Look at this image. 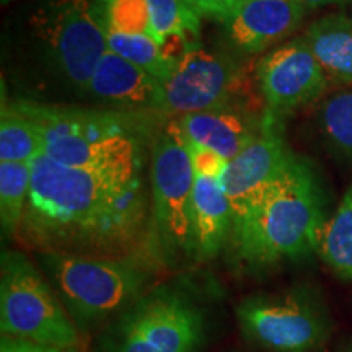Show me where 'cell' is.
<instances>
[{
	"mask_svg": "<svg viewBox=\"0 0 352 352\" xmlns=\"http://www.w3.org/2000/svg\"><path fill=\"white\" fill-rule=\"evenodd\" d=\"M305 8H321L329 6H349L352 0H298Z\"/></svg>",
	"mask_w": 352,
	"mask_h": 352,
	"instance_id": "28",
	"label": "cell"
},
{
	"mask_svg": "<svg viewBox=\"0 0 352 352\" xmlns=\"http://www.w3.org/2000/svg\"><path fill=\"white\" fill-rule=\"evenodd\" d=\"M184 2L201 16L226 23L236 10L240 0H184Z\"/></svg>",
	"mask_w": 352,
	"mask_h": 352,
	"instance_id": "26",
	"label": "cell"
},
{
	"mask_svg": "<svg viewBox=\"0 0 352 352\" xmlns=\"http://www.w3.org/2000/svg\"><path fill=\"white\" fill-rule=\"evenodd\" d=\"M351 19H352V16H351Z\"/></svg>",
	"mask_w": 352,
	"mask_h": 352,
	"instance_id": "31",
	"label": "cell"
},
{
	"mask_svg": "<svg viewBox=\"0 0 352 352\" xmlns=\"http://www.w3.org/2000/svg\"><path fill=\"white\" fill-rule=\"evenodd\" d=\"M240 82L241 69L230 56L197 43L176 59L168 78L162 83L158 113L182 118L227 108Z\"/></svg>",
	"mask_w": 352,
	"mask_h": 352,
	"instance_id": "9",
	"label": "cell"
},
{
	"mask_svg": "<svg viewBox=\"0 0 352 352\" xmlns=\"http://www.w3.org/2000/svg\"><path fill=\"white\" fill-rule=\"evenodd\" d=\"M108 50L124 57L138 67L164 83L175 67L176 59L166 54L164 47L148 34L107 33Z\"/></svg>",
	"mask_w": 352,
	"mask_h": 352,
	"instance_id": "21",
	"label": "cell"
},
{
	"mask_svg": "<svg viewBox=\"0 0 352 352\" xmlns=\"http://www.w3.org/2000/svg\"><path fill=\"white\" fill-rule=\"evenodd\" d=\"M315 250L342 279H352V186L336 212L321 223Z\"/></svg>",
	"mask_w": 352,
	"mask_h": 352,
	"instance_id": "18",
	"label": "cell"
},
{
	"mask_svg": "<svg viewBox=\"0 0 352 352\" xmlns=\"http://www.w3.org/2000/svg\"><path fill=\"white\" fill-rule=\"evenodd\" d=\"M346 352H352V351H346Z\"/></svg>",
	"mask_w": 352,
	"mask_h": 352,
	"instance_id": "30",
	"label": "cell"
},
{
	"mask_svg": "<svg viewBox=\"0 0 352 352\" xmlns=\"http://www.w3.org/2000/svg\"><path fill=\"white\" fill-rule=\"evenodd\" d=\"M191 217L195 256L201 261L215 258L233 227L232 206L220 179L196 176Z\"/></svg>",
	"mask_w": 352,
	"mask_h": 352,
	"instance_id": "16",
	"label": "cell"
},
{
	"mask_svg": "<svg viewBox=\"0 0 352 352\" xmlns=\"http://www.w3.org/2000/svg\"><path fill=\"white\" fill-rule=\"evenodd\" d=\"M178 124L188 142L209 148L230 162L256 139L263 118L253 120L246 113L227 107L186 114L178 118Z\"/></svg>",
	"mask_w": 352,
	"mask_h": 352,
	"instance_id": "15",
	"label": "cell"
},
{
	"mask_svg": "<svg viewBox=\"0 0 352 352\" xmlns=\"http://www.w3.org/2000/svg\"><path fill=\"white\" fill-rule=\"evenodd\" d=\"M41 152L36 127L13 103H2L0 118V164H32Z\"/></svg>",
	"mask_w": 352,
	"mask_h": 352,
	"instance_id": "20",
	"label": "cell"
},
{
	"mask_svg": "<svg viewBox=\"0 0 352 352\" xmlns=\"http://www.w3.org/2000/svg\"><path fill=\"white\" fill-rule=\"evenodd\" d=\"M0 2H2V6H7V3L13 2V0H0Z\"/></svg>",
	"mask_w": 352,
	"mask_h": 352,
	"instance_id": "29",
	"label": "cell"
},
{
	"mask_svg": "<svg viewBox=\"0 0 352 352\" xmlns=\"http://www.w3.org/2000/svg\"><path fill=\"white\" fill-rule=\"evenodd\" d=\"M152 36L162 47L179 43L192 47L199 41L201 15L184 0H147Z\"/></svg>",
	"mask_w": 352,
	"mask_h": 352,
	"instance_id": "19",
	"label": "cell"
},
{
	"mask_svg": "<svg viewBox=\"0 0 352 352\" xmlns=\"http://www.w3.org/2000/svg\"><path fill=\"white\" fill-rule=\"evenodd\" d=\"M196 173L178 121L158 132L151 153L152 215L160 245L170 256L195 254L192 192Z\"/></svg>",
	"mask_w": 352,
	"mask_h": 352,
	"instance_id": "7",
	"label": "cell"
},
{
	"mask_svg": "<svg viewBox=\"0 0 352 352\" xmlns=\"http://www.w3.org/2000/svg\"><path fill=\"white\" fill-rule=\"evenodd\" d=\"M2 334L56 349L78 344L76 323L41 272L20 252L2 253L0 277Z\"/></svg>",
	"mask_w": 352,
	"mask_h": 352,
	"instance_id": "6",
	"label": "cell"
},
{
	"mask_svg": "<svg viewBox=\"0 0 352 352\" xmlns=\"http://www.w3.org/2000/svg\"><path fill=\"white\" fill-rule=\"evenodd\" d=\"M307 8L298 0H240L226 23L227 36L245 54L276 46L300 26Z\"/></svg>",
	"mask_w": 352,
	"mask_h": 352,
	"instance_id": "13",
	"label": "cell"
},
{
	"mask_svg": "<svg viewBox=\"0 0 352 352\" xmlns=\"http://www.w3.org/2000/svg\"><path fill=\"white\" fill-rule=\"evenodd\" d=\"M294 157L284 138L279 114L266 113L256 139L228 162L220 178L230 201L233 223L256 204L263 192L284 173Z\"/></svg>",
	"mask_w": 352,
	"mask_h": 352,
	"instance_id": "11",
	"label": "cell"
},
{
	"mask_svg": "<svg viewBox=\"0 0 352 352\" xmlns=\"http://www.w3.org/2000/svg\"><path fill=\"white\" fill-rule=\"evenodd\" d=\"M85 91L120 108L160 109L162 83L109 50L100 59Z\"/></svg>",
	"mask_w": 352,
	"mask_h": 352,
	"instance_id": "14",
	"label": "cell"
},
{
	"mask_svg": "<svg viewBox=\"0 0 352 352\" xmlns=\"http://www.w3.org/2000/svg\"><path fill=\"white\" fill-rule=\"evenodd\" d=\"M13 104L33 122L41 152L56 164L91 171L142 170L138 127L122 114L25 100Z\"/></svg>",
	"mask_w": 352,
	"mask_h": 352,
	"instance_id": "3",
	"label": "cell"
},
{
	"mask_svg": "<svg viewBox=\"0 0 352 352\" xmlns=\"http://www.w3.org/2000/svg\"><path fill=\"white\" fill-rule=\"evenodd\" d=\"M323 222L318 178L311 165L296 155L256 204L233 223V241L240 259L271 264L315 250Z\"/></svg>",
	"mask_w": 352,
	"mask_h": 352,
	"instance_id": "2",
	"label": "cell"
},
{
	"mask_svg": "<svg viewBox=\"0 0 352 352\" xmlns=\"http://www.w3.org/2000/svg\"><path fill=\"white\" fill-rule=\"evenodd\" d=\"M240 328L250 340L274 352H308L327 336V323L303 294L252 297L236 308Z\"/></svg>",
	"mask_w": 352,
	"mask_h": 352,
	"instance_id": "10",
	"label": "cell"
},
{
	"mask_svg": "<svg viewBox=\"0 0 352 352\" xmlns=\"http://www.w3.org/2000/svg\"><path fill=\"white\" fill-rule=\"evenodd\" d=\"M32 164H0V222L7 236L21 226L32 188Z\"/></svg>",
	"mask_w": 352,
	"mask_h": 352,
	"instance_id": "22",
	"label": "cell"
},
{
	"mask_svg": "<svg viewBox=\"0 0 352 352\" xmlns=\"http://www.w3.org/2000/svg\"><path fill=\"white\" fill-rule=\"evenodd\" d=\"M30 26L57 72L85 90L108 51L107 33L96 21L91 0H41Z\"/></svg>",
	"mask_w": 352,
	"mask_h": 352,
	"instance_id": "8",
	"label": "cell"
},
{
	"mask_svg": "<svg viewBox=\"0 0 352 352\" xmlns=\"http://www.w3.org/2000/svg\"><path fill=\"white\" fill-rule=\"evenodd\" d=\"M0 352H67L63 349H56V347H47L41 344H34V342L16 340V338H2V346Z\"/></svg>",
	"mask_w": 352,
	"mask_h": 352,
	"instance_id": "27",
	"label": "cell"
},
{
	"mask_svg": "<svg viewBox=\"0 0 352 352\" xmlns=\"http://www.w3.org/2000/svg\"><path fill=\"white\" fill-rule=\"evenodd\" d=\"M305 41L329 80L352 85V19L328 13L307 28Z\"/></svg>",
	"mask_w": 352,
	"mask_h": 352,
	"instance_id": "17",
	"label": "cell"
},
{
	"mask_svg": "<svg viewBox=\"0 0 352 352\" xmlns=\"http://www.w3.org/2000/svg\"><path fill=\"white\" fill-rule=\"evenodd\" d=\"M188 152L191 157L192 168H195L196 176H204V178H214L220 179L222 178L223 171L227 168L228 162L219 153H215L209 148L201 147V145L188 142Z\"/></svg>",
	"mask_w": 352,
	"mask_h": 352,
	"instance_id": "25",
	"label": "cell"
},
{
	"mask_svg": "<svg viewBox=\"0 0 352 352\" xmlns=\"http://www.w3.org/2000/svg\"><path fill=\"white\" fill-rule=\"evenodd\" d=\"M91 8L104 33L152 36L147 0H91Z\"/></svg>",
	"mask_w": 352,
	"mask_h": 352,
	"instance_id": "24",
	"label": "cell"
},
{
	"mask_svg": "<svg viewBox=\"0 0 352 352\" xmlns=\"http://www.w3.org/2000/svg\"><path fill=\"white\" fill-rule=\"evenodd\" d=\"M147 210L142 170L70 168L39 152L19 232L41 253L134 256Z\"/></svg>",
	"mask_w": 352,
	"mask_h": 352,
	"instance_id": "1",
	"label": "cell"
},
{
	"mask_svg": "<svg viewBox=\"0 0 352 352\" xmlns=\"http://www.w3.org/2000/svg\"><path fill=\"white\" fill-rule=\"evenodd\" d=\"M259 90L267 109L287 113L310 103L328 90L329 78L305 38H294L267 51L256 67Z\"/></svg>",
	"mask_w": 352,
	"mask_h": 352,
	"instance_id": "12",
	"label": "cell"
},
{
	"mask_svg": "<svg viewBox=\"0 0 352 352\" xmlns=\"http://www.w3.org/2000/svg\"><path fill=\"white\" fill-rule=\"evenodd\" d=\"M204 338L206 316L195 298L160 285L109 321L96 352H197Z\"/></svg>",
	"mask_w": 352,
	"mask_h": 352,
	"instance_id": "5",
	"label": "cell"
},
{
	"mask_svg": "<svg viewBox=\"0 0 352 352\" xmlns=\"http://www.w3.org/2000/svg\"><path fill=\"white\" fill-rule=\"evenodd\" d=\"M47 272L74 321L83 329L118 316L144 296L148 271L138 258L41 253Z\"/></svg>",
	"mask_w": 352,
	"mask_h": 352,
	"instance_id": "4",
	"label": "cell"
},
{
	"mask_svg": "<svg viewBox=\"0 0 352 352\" xmlns=\"http://www.w3.org/2000/svg\"><path fill=\"white\" fill-rule=\"evenodd\" d=\"M318 126L333 151L352 160V85L324 98Z\"/></svg>",
	"mask_w": 352,
	"mask_h": 352,
	"instance_id": "23",
	"label": "cell"
}]
</instances>
